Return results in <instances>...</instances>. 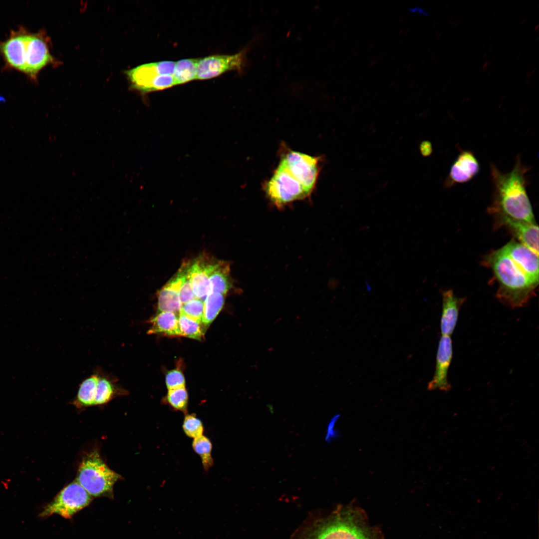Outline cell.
<instances>
[{"instance_id": "cell-1", "label": "cell", "mask_w": 539, "mask_h": 539, "mask_svg": "<svg viewBox=\"0 0 539 539\" xmlns=\"http://www.w3.org/2000/svg\"><path fill=\"white\" fill-rule=\"evenodd\" d=\"M527 167L518 156L513 169L503 173L492 164L491 173L494 192L490 211L498 217H505L529 223H535L532 207L527 194Z\"/></svg>"}, {"instance_id": "cell-2", "label": "cell", "mask_w": 539, "mask_h": 539, "mask_svg": "<svg viewBox=\"0 0 539 539\" xmlns=\"http://www.w3.org/2000/svg\"><path fill=\"white\" fill-rule=\"evenodd\" d=\"M486 263L498 281L496 295L503 303L512 308L523 307L534 294V283L501 249L493 252Z\"/></svg>"}, {"instance_id": "cell-3", "label": "cell", "mask_w": 539, "mask_h": 539, "mask_svg": "<svg viewBox=\"0 0 539 539\" xmlns=\"http://www.w3.org/2000/svg\"><path fill=\"white\" fill-rule=\"evenodd\" d=\"M301 539H377L362 515L351 508H343L315 522Z\"/></svg>"}, {"instance_id": "cell-4", "label": "cell", "mask_w": 539, "mask_h": 539, "mask_svg": "<svg viewBox=\"0 0 539 539\" xmlns=\"http://www.w3.org/2000/svg\"><path fill=\"white\" fill-rule=\"evenodd\" d=\"M120 475L111 470L97 451L84 456L80 462L76 478L78 482L91 496H112L115 483Z\"/></svg>"}, {"instance_id": "cell-5", "label": "cell", "mask_w": 539, "mask_h": 539, "mask_svg": "<svg viewBox=\"0 0 539 539\" xmlns=\"http://www.w3.org/2000/svg\"><path fill=\"white\" fill-rule=\"evenodd\" d=\"M175 62L162 61L139 65L126 72L133 88L142 92L164 89L174 85Z\"/></svg>"}, {"instance_id": "cell-6", "label": "cell", "mask_w": 539, "mask_h": 539, "mask_svg": "<svg viewBox=\"0 0 539 539\" xmlns=\"http://www.w3.org/2000/svg\"><path fill=\"white\" fill-rule=\"evenodd\" d=\"M265 191L278 207L304 199L310 194L281 162L266 184Z\"/></svg>"}, {"instance_id": "cell-7", "label": "cell", "mask_w": 539, "mask_h": 539, "mask_svg": "<svg viewBox=\"0 0 539 539\" xmlns=\"http://www.w3.org/2000/svg\"><path fill=\"white\" fill-rule=\"evenodd\" d=\"M92 497L77 482L65 487L53 500L48 504L40 516L47 517L56 514L65 519H70L76 513L87 507Z\"/></svg>"}, {"instance_id": "cell-8", "label": "cell", "mask_w": 539, "mask_h": 539, "mask_svg": "<svg viewBox=\"0 0 539 539\" xmlns=\"http://www.w3.org/2000/svg\"><path fill=\"white\" fill-rule=\"evenodd\" d=\"M318 158L299 152L291 151L286 153L280 162L310 194L317 178Z\"/></svg>"}, {"instance_id": "cell-9", "label": "cell", "mask_w": 539, "mask_h": 539, "mask_svg": "<svg viewBox=\"0 0 539 539\" xmlns=\"http://www.w3.org/2000/svg\"><path fill=\"white\" fill-rule=\"evenodd\" d=\"M247 48L232 55H212L199 59L196 79L217 77L230 70L241 71L246 61Z\"/></svg>"}, {"instance_id": "cell-10", "label": "cell", "mask_w": 539, "mask_h": 539, "mask_svg": "<svg viewBox=\"0 0 539 539\" xmlns=\"http://www.w3.org/2000/svg\"><path fill=\"white\" fill-rule=\"evenodd\" d=\"M52 61L44 36L41 33H29L26 47L24 73L35 79L39 71Z\"/></svg>"}, {"instance_id": "cell-11", "label": "cell", "mask_w": 539, "mask_h": 539, "mask_svg": "<svg viewBox=\"0 0 539 539\" xmlns=\"http://www.w3.org/2000/svg\"><path fill=\"white\" fill-rule=\"evenodd\" d=\"M453 352V343L450 336L442 335L438 344L435 373L428 384V390L439 389L448 392L451 390L448 375Z\"/></svg>"}, {"instance_id": "cell-12", "label": "cell", "mask_w": 539, "mask_h": 539, "mask_svg": "<svg viewBox=\"0 0 539 539\" xmlns=\"http://www.w3.org/2000/svg\"><path fill=\"white\" fill-rule=\"evenodd\" d=\"M536 284L539 283V255L524 245L512 241L501 249Z\"/></svg>"}, {"instance_id": "cell-13", "label": "cell", "mask_w": 539, "mask_h": 539, "mask_svg": "<svg viewBox=\"0 0 539 539\" xmlns=\"http://www.w3.org/2000/svg\"><path fill=\"white\" fill-rule=\"evenodd\" d=\"M29 33L23 28L12 31L9 38L0 43V51L11 68L24 73L25 53Z\"/></svg>"}, {"instance_id": "cell-14", "label": "cell", "mask_w": 539, "mask_h": 539, "mask_svg": "<svg viewBox=\"0 0 539 539\" xmlns=\"http://www.w3.org/2000/svg\"><path fill=\"white\" fill-rule=\"evenodd\" d=\"M215 262L206 256H201L187 263L193 292L196 298L204 301L211 292L209 275Z\"/></svg>"}, {"instance_id": "cell-15", "label": "cell", "mask_w": 539, "mask_h": 539, "mask_svg": "<svg viewBox=\"0 0 539 539\" xmlns=\"http://www.w3.org/2000/svg\"><path fill=\"white\" fill-rule=\"evenodd\" d=\"M480 165L473 153L462 151L452 164L445 183L447 187L464 183L472 179L479 173Z\"/></svg>"}, {"instance_id": "cell-16", "label": "cell", "mask_w": 539, "mask_h": 539, "mask_svg": "<svg viewBox=\"0 0 539 539\" xmlns=\"http://www.w3.org/2000/svg\"><path fill=\"white\" fill-rule=\"evenodd\" d=\"M498 218L521 244L539 255V227L535 223L512 220L505 217Z\"/></svg>"}, {"instance_id": "cell-17", "label": "cell", "mask_w": 539, "mask_h": 539, "mask_svg": "<svg viewBox=\"0 0 539 539\" xmlns=\"http://www.w3.org/2000/svg\"><path fill=\"white\" fill-rule=\"evenodd\" d=\"M463 298L457 297L451 289L444 291L442 294V310L440 321L442 335L451 336L456 327L460 308Z\"/></svg>"}, {"instance_id": "cell-18", "label": "cell", "mask_w": 539, "mask_h": 539, "mask_svg": "<svg viewBox=\"0 0 539 539\" xmlns=\"http://www.w3.org/2000/svg\"><path fill=\"white\" fill-rule=\"evenodd\" d=\"M98 380L97 384L94 405L108 403L117 395H124L127 391L120 387L117 379L100 369H98Z\"/></svg>"}, {"instance_id": "cell-19", "label": "cell", "mask_w": 539, "mask_h": 539, "mask_svg": "<svg viewBox=\"0 0 539 539\" xmlns=\"http://www.w3.org/2000/svg\"><path fill=\"white\" fill-rule=\"evenodd\" d=\"M150 328L148 334H162L169 336H179L181 333L177 314L169 311L159 312L149 321Z\"/></svg>"}, {"instance_id": "cell-20", "label": "cell", "mask_w": 539, "mask_h": 539, "mask_svg": "<svg viewBox=\"0 0 539 539\" xmlns=\"http://www.w3.org/2000/svg\"><path fill=\"white\" fill-rule=\"evenodd\" d=\"M230 271L228 263L216 261L209 275L211 292L227 293L232 287Z\"/></svg>"}, {"instance_id": "cell-21", "label": "cell", "mask_w": 539, "mask_h": 539, "mask_svg": "<svg viewBox=\"0 0 539 539\" xmlns=\"http://www.w3.org/2000/svg\"><path fill=\"white\" fill-rule=\"evenodd\" d=\"M168 283L177 290L182 304L196 298L189 276L187 263L182 265L176 275Z\"/></svg>"}, {"instance_id": "cell-22", "label": "cell", "mask_w": 539, "mask_h": 539, "mask_svg": "<svg viewBox=\"0 0 539 539\" xmlns=\"http://www.w3.org/2000/svg\"><path fill=\"white\" fill-rule=\"evenodd\" d=\"M98 380L97 369L85 378L79 385L74 404L79 407L94 405L97 384Z\"/></svg>"}, {"instance_id": "cell-23", "label": "cell", "mask_w": 539, "mask_h": 539, "mask_svg": "<svg viewBox=\"0 0 539 539\" xmlns=\"http://www.w3.org/2000/svg\"><path fill=\"white\" fill-rule=\"evenodd\" d=\"M178 291L169 283L166 284L158 292V311L179 313L182 306Z\"/></svg>"}, {"instance_id": "cell-24", "label": "cell", "mask_w": 539, "mask_h": 539, "mask_svg": "<svg viewBox=\"0 0 539 539\" xmlns=\"http://www.w3.org/2000/svg\"><path fill=\"white\" fill-rule=\"evenodd\" d=\"M199 59H184L175 62L173 73L174 85L196 79Z\"/></svg>"}, {"instance_id": "cell-25", "label": "cell", "mask_w": 539, "mask_h": 539, "mask_svg": "<svg viewBox=\"0 0 539 539\" xmlns=\"http://www.w3.org/2000/svg\"><path fill=\"white\" fill-rule=\"evenodd\" d=\"M225 294L211 292L204 300V311L202 323L210 324L219 314L224 304Z\"/></svg>"}, {"instance_id": "cell-26", "label": "cell", "mask_w": 539, "mask_h": 539, "mask_svg": "<svg viewBox=\"0 0 539 539\" xmlns=\"http://www.w3.org/2000/svg\"><path fill=\"white\" fill-rule=\"evenodd\" d=\"M178 322L181 336L197 340L202 339L204 332L201 322L180 313Z\"/></svg>"}, {"instance_id": "cell-27", "label": "cell", "mask_w": 539, "mask_h": 539, "mask_svg": "<svg viewBox=\"0 0 539 539\" xmlns=\"http://www.w3.org/2000/svg\"><path fill=\"white\" fill-rule=\"evenodd\" d=\"M192 447L195 452L200 456L204 469L208 471L213 464L211 442L207 437L202 435L194 439Z\"/></svg>"}, {"instance_id": "cell-28", "label": "cell", "mask_w": 539, "mask_h": 539, "mask_svg": "<svg viewBox=\"0 0 539 539\" xmlns=\"http://www.w3.org/2000/svg\"><path fill=\"white\" fill-rule=\"evenodd\" d=\"M166 400L174 409L187 412L188 395L185 387L168 390Z\"/></svg>"}, {"instance_id": "cell-29", "label": "cell", "mask_w": 539, "mask_h": 539, "mask_svg": "<svg viewBox=\"0 0 539 539\" xmlns=\"http://www.w3.org/2000/svg\"><path fill=\"white\" fill-rule=\"evenodd\" d=\"M204 311V301L196 298L182 304L180 313L202 323Z\"/></svg>"}, {"instance_id": "cell-30", "label": "cell", "mask_w": 539, "mask_h": 539, "mask_svg": "<svg viewBox=\"0 0 539 539\" xmlns=\"http://www.w3.org/2000/svg\"><path fill=\"white\" fill-rule=\"evenodd\" d=\"M183 429L188 437L195 439L203 435L204 427L201 421L195 414H187L184 417Z\"/></svg>"}, {"instance_id": "cell-31", "label": "cell", "mask_w": 539, "mask_h": 539, "mask_svg": "<svg viewBox=\"0 0 539 539\" xmlns=\"http://www.w3.org/2000/svg\"><path fill=\"white\" fill-rule=\"evenodd\" d=\"M166 384L168 390L184 387L185 380L182 371L174 369L168 372L166 376Z\"/></svg>"}, {"instance_id": "cell-32", "label": "cell", "mask_w": 539, "mask_h": 539, "mask_svg": "<svg viewBox=\"0 0 539 539\" xmlns=\"http://www.w3.org/2000/svg\"><path fill=\"white\" fill-rule=\"evenodd\" d=\"M339 416V415L334 416V417L331 419L330 422L328 425L325 440L328 443L331 441L332 439L336 438L338 436V432L335 431V430H334V426L335 423L338 419Z\"/></svg>"}, {"instance_id": "cell-33", "label": "cell", "mask_w": 539, "mask_h": 539, "mask_svg": "<svg viewBox=\"0 0 539 539\" xmlns=\"http://www.w3.org/2000/svg\"><path fill=\"white\" fill-rule=\"evenodd\" d=\"M419 150L423 156L427 157L430 156L432 152V144L429 141H423L420 144Z\"/></svg>"}, {"instance_id": "cell-34", "label": "cell", "mask_w": 539, "mask_h": 539, "mask_svg": "<svg viewBox=\"0 0 539 539\" xmlns=\"http://www.w3.org/2000/svg\"><path fill=\"white\" fill-rule=\"evenodd\" d=\"M410 11L412 12H417L419 14H422L425 16H428L429 13L425 11L424 9L419 7H412L410 9Z\"/></svg>"}]
</instances>
